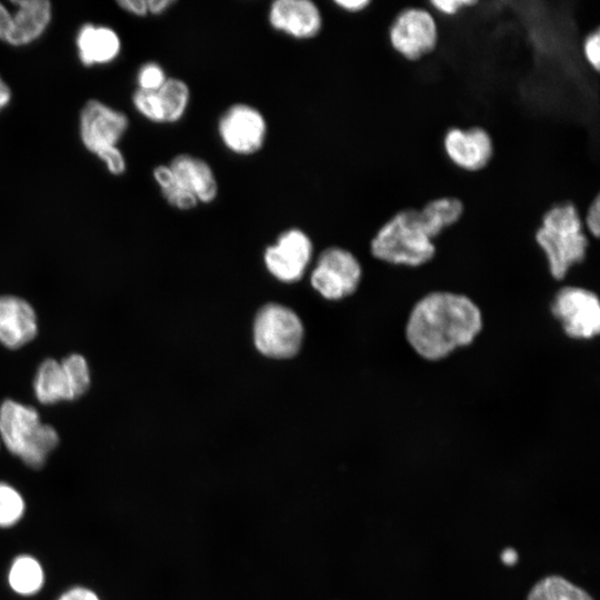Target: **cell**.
I'll use <instances>...</instances> for the list:
<instances>
[{"label":"cell","instance_id":"6da1fadb","mask_svg":"<svg viewBox=\"0 0 600 600\" xmlns=\"http://www.w3.org/2000/svg\"><path fill=\"white\" fill-rule=\"evenodd\" d=\"M482 328V311L469 296L436 290L413 304L404 337L419 357L440 361L457 349L470 346Z\"/></svg>","mask_w":600,"mask_h":600},{"label":"cell","instance_id":"7a4b0ae2","mask_svg":"<svg viewBox=\"0 0 600 600\" xmlns=\"http://www.w3.org/2000/svg\"><path fill=\"white\" fill-rule=\"evenodd\" d=\"M533 239L547 259L550 276L557 281L563 280L573 266L587 258L590 247L581 209L571 200L556 202L542 213Z\"/></svg>","mask_w":600,"mask_h":600},{"label":"cell","instance_id":"3957f363","mask_svg":"<svg viewBox=\"0 0 600 600\" xmlns=\"http://www.w3.org/2000/svg\"><path fill=\"white\" fill-rule=\"evenodd\" d=\"M419 208H404L390 216L370 240L373 258L393 266L421 267L437 254V244L422 227Z\"/></svg>","mask_w":600,"mask_h":600},{"label":"cell","instance_id":"277c9868","mask_svg":"<svg viewBox=\"0 0 600 600\" xmlns=\"http://www.w3.org/2000/svg\"><path fill=\"white\" fill-rule=\"evenodd\" d=\"M0 441L26 466L38 470L57 448L59 436L34 408L8 399L0 404Z\"/></svg>","mask_w":600,"mask_h":600},{"label":"cell","instance_id":"5b68a950","mask_svg":"<svg viewBox=\"0 0 600 600\" xmlns=\"http://www.w3.org/2000/svg\"><path fill=\"white\" fill-rule=\"evenodd\" d=\"M440 23L427 7L404 6L394 14L387 29L391 50L408 62L431 56L439 46Z\"/></svg>","mask_w":600,"mask_h":600},{"label":"cell","instance_id":"8992f818","mask_svg":"<svg viewBox=\"0 0 600 600\" xmlns=\"http://www.w3.org/2000/svg\"><path fill=\"white\" fill-rule=\"evenodd\" d=\"M253 339L262 354L276 359L291 358L301 347L303 326L291 309L268 303L256 316Z\"/></svg>","mask_w":600,"mask_h":600},{"label":"cell","instance_id":"52a82bcc","mask_svg":"<svg viewBox=\"0 0 600 600\" xmlns=\"http://www.w3.org/2000/svg\"><path fill=\"white\" fill-rule=\"evenodd\" d=\"M550 312L571 339L590 340L600 332V302L596 292L579 286H563L553 294Z\"/></svg>","mask_w":600,"mask_h":600},{"label":"cell","instance_id":"ba28073f","mask_svg":"<svg viewBox=\"0 0 600 600\" xmlns=\"http://www.w3.org/2000/svg\"><path fill=\"white\" fill-rule=\"evenodd\" d=\"M217 132L228 151L247 157L256 154L263 148L268 123L263 113L254 106L236 102L220 114Z\"/></svg>","mask_w":600,"mask_h":600},{"label":"cell","instance_id":"9c48e42d","mask_svg":"<svg viewBox=\"0 0 600 600\" xmlns=\"http://www.w3.org/2000/svg\"><path fill=\"white\" fill-rule=\"evenodd\" d=\"M361 276L362 267L351 251L330 247L319 256L311 284L326 299L340 300L354 293Z\"/></svg>","mask_w":600,"mask_h":600},{"label":"cell","instance_id":"30bf717a","mask_svg":"<svg viewBox=\"0 0 600 600\" xmlns=\"http://www.w3.org/2000/svg\"><path fill=\"white\" fill-rule=\"evenodd\" d=\"M442 150L457 169L476 173L486 169L494 154V142L482 126L451 127L442 137Z\"/></svg>","mask_w":600,"mask_h":600},{"label":"cell","instance_id":"8fae6325","mask_svg":"<svg viewBox=\"0 0 600 600\" xmlns=\"http://www.w3.org/2000/svg\"><path fill=\"white\" fill-rule=\"evenodd\" d=\"M128 128L126 113L97 99L88 100L80 111V139L86 149L94 154L116 147Z\"/></svg>","mask_w":600,"mask_h":600},{"label":"cell","instance_id":"7c38bea8","mask_svg":"<svg viewBox=\"0 0 600 600\" xmlns=\"http://www.w3.org/2000/svg\"><path fill=\"white\" fill-rule=\"evenodd\" d=\"M312 242L308 234L298 228H290L279 234L263 254L269 272L283 282L299 280L310 262Z\"/></svg>","mask_w":600,"mask_h":600},{"label":"cell","instance_id":"4fadbf2b","mask_svg":"<svg viewBox=\"0 0 600 600\" xmlns=\"http://www.w3.org/2000/svg\"><path fill=\"white\" fill-rule=\"evenodd\" d=\"M270 27L296 40L316 38L323 26L318 4L311 0H276L268 10Z\"/></svg>","mask_w":600,"mask_h":600},{"label":"cell","instance_id":"5bb4252c","mask_svg":"<svg viewBox=\"0 0 600 600\" xmlns=\"http://www.w3.org/2000/svg\"><path fill=\"white\" fill-rule=\"evenodd\" d=\"M37 333L38 321L32 306L17 296H0V343L11 350L19 349Z\"/></svg>","mask_w":600,"mask_h":600},{"label":"cell","instance_id":"9a60e30c","mask_svg":"<svg viewBox=\"0 0 600 600\" xmlns=\"http://www.w3.org/2000/svg\"><path fill=\"white\" fill-rule=\"evenodd\" d=\"M168 166L178 183L190 191L199 203L209 204L217 199V176L204 159L190 153H179Z\"/></svg>","mask_w":600,"mask_h":600},{"label":"cell","instance_id":"2e32d148","mask_svg":"<svg viewBox=\"0 0 600 600\" xmlns=\"http://www.w3.org/2000/svg\"><path fill=\"white\" fill-rule=\"evenodd\" d=\"M16 12L11 13V24L4 42L21 47L40 38L52 18L48 0H14Z\"/></svg>","mask_w":600,"mask_h":600},{"label":"cell","instance_id":"e0dca14e","mask_svg":"<svg viewBox=\"0 0 600 600\" xmlns=\"http://www.w3.org/2000/svg\"><path fill=\"white\" fill-rule=\"evenodd\" d=\"M78 57L87 67L113 61L121 51L118 33L109 27L84 23L77 33Z\"/></svg>","mask_w":600,"mask_h":600},{"label":"cell","instance_id":"ac0fdd59","mask_svg":"<svg viewBox=\"0 0 600 600\" xmlns=\"http://www.w3.org/2000/svg\"><path fill=\"white\" fill-rule=\"evenodd\" d=\"M464 202L454 196L429 200L418 209L419 220L432 240L457 226L464 214Z\"/></svg>","mask_w":600,"mask_h":600},{"label":"cell","instance_id":"d6986e66","mask_svg":"<svg viewBox=\"0 0 600 600\" xmlns=\"http://www.w3.org/2000/svg\"><path fill=\"white\" fill-rule=\"evenodd\" d=\"M33 391L42 404L74 400L68 376L61 362L48 358L40 363L33 379Z\"/></svg>","mask_w":600,"mask_h":600},{"label":"cell","instance_id":"ffe728a7","mask_svg":"<svg viewBox=\"0 0 600 600\" xmlns=\"http://www.w3.org/2000/svg\"><path fill=\"white\" fill-rule=\"evenodd\" d=\"M8 582L16 593L33 596L43 586V569L36 558L28 554L18 556L9 568Z\"/></svg>","mask_w":600,"mask_h":600},{"label":"cell","instance_id":"44dd1931","mask_svg":"<svg viewBox=\"0 0 600 600\" xmlns=\"http://www.w3.org/2000/svg\"><path fill=\"white\" fill-rule=\"evenodd\" d=\"M527 600H594L583 588L564 577L551 574L537 581Z\"/></svg>","mask_w":600,"mask_h":600},{"label":"cell","instance_id":"7402d4cb","mask_svg":"<svg viewBox=\"0 0 600 600\" xmlns=\"http://www.w3.org/2000/svg\"><path fill=\"white\" fill-rule=\"evenodd\" d=\"M161 103L164 123H177L186 114L191 91L188 83L180 78H169L163 86L157 90Z\"/></svg>","mask_w":600,"mask_h":600},{"label":"cell","instance_id":"603a6c76","mask_svg":"<svg viewBox=\"0 0 600 600\" xmlns=\"http://www.w3.org/2000/svg\"><path fill=\"white\" fill-rule=\"evenodd\" d=\"M152 174L161 194L171 207L188 211L199 204L196 197L178 183L168 164L157 166Z\"/></svg>","mask_w":600,"mask_h":600},{"label":"cell","instance_id":"cb8c5ba5","mask_svg":"<svg viewBox=\"0 0 600 600\" xmlns=\"http://www.w3.org/2000/svg\"><path fill=\"white\" fill-rule=\"evenodd\" d=\"M26 503L22 496L10 484L0 481V528H9L23 517Z\"/></svg>","mask_w":600,"mask_h":600},{"label":"cell","instance_id":"d4e9b609","mask_svg":"<svg viewBox=\"0 0 600 600\" xmlns=\"http://www.w3.org/2000/svg\"><path fill=\"white\" fill-rule=\"evenodd\" d=\"M60 362L68 376L74 400L82 397L89 390L91 383L87 360L81 354L72 353Z\"/></svg>","mask_w":600,"mask_h":600},{"label":"cell","instance_id":"484cf974","mask_svg":"<svg viewBox=\"0 0 600 600\" xmlns=\"http://www.w3.org/2000/svg\"><path fill=\"white\" fill-rule=\"evenodd\" d=\"M134 109L153 123H164L163 112L157 91L137 89L132 94Z\"/></svg>","mask_w":600,"mask_h":600},{"label":"cell","instance_id":"4316f807","mask_svg":"<svg viewBox=\"0 0 600 600\" xmlns=\"http://www.w3.org/2000/svg\"><path fill=\"white\" fill-rule=\"evenodd\" d=\"M168 77L163 68L153 61L143 63L137 73V83L140 90L157 91L159 90Z\"/></svg>","mask_w":600,"mask_h":600},{"label":"cell","instance_id":"83f0119b","mask_svg":"<svg viewBox=\"0 0 600 600\" xmlns=\"http://www.w3.org/2000/svg\"><path fill=\"white\" fill-rule=\"evenodd\" d=\"M581 53L588 67L594 71L600 70V29L588 31L581 41Z\"/></svg>","mask_w":600,"mask_h":600},{"label":"cell","instance_id":"f1b7e54d","mask_svg":"<svg viewBox=\"0 0 600 600\" xmlns=\"http://www.w3.org/2000/svg\"><path fill=\"white\" fill-rule=\"evenodd\" d=\"M477 3V0H430L426 2L436 16L440 14L444 18H454Z\"/></svg>","mask_w":600,"mask_h":600},{"label":"cell","instance_id":"f546056e","mask_svg":"<svg viewBox=\"0 0 600 600\" xmlns=\"http://www.w3.org/2000/svg\"><path fill=\"white\" fill-rule=\"evenodd\" d=\"M582 223L587 234L598 239L600 236V194L596 196L582 213Z\"/></svg>","mask_w":600,"mask_h":600},{"label":"cell","instance_id":"4dcf8cb0","mask_svg":"<svg viewBox=\"0 0 600 600\" xmlns=\"http://www.w3.org/2000/svg\"><path fill=\"white\" fill-rule=\"evenodd\" d=\"M96 156L104 162L110 173L120 176L126 171V159L118 146L104 149Z\"/></svg>","mask_w":600,"mask_h":600},{"label":"cell","instance_id":"1f68e13d","mask_svg":"<svg viewBox=\"0 0 600 600\" xmlns=\"http://www.w3.org/2000/svg\"><path fill=\"white\" fill-rule=\"evenodd\" d=\"M58 600H100L91 589L76 586L64 591Z\"/></svg>","mask_w":600,"mask_h":600},{"label":"cell","instance_id":"d6a6232c","mask_svg":"<svg viewBox=\"0 0 600 600\" xmlns=\"http://www.w3.org/2000/svg\"><path fill=\"white\" fill-rule=\"evenodd\" d=\"M334 6L347 13H360L367 10L371 4V0H334Z\"/></svg>","mask_w":600,"mask_h":600},{"label":"cell","instance_id":"836d02e7","mask_svg":"<svg viewBox=\"0 0 600 600\" xmlns=\"http://www.w3.org/2000/svg\"><path fill=\"white\" fill-rule=\"evenodd\" d=\"M117 4L124 11L136 17H146L148 13L147 0H122Z\"/></svg>","mask_w":600,"mask_h":600},{"label":"cell","instance_id":"e575fe53","mask_svg":"<svg viewBox=\"0 0 600 600\" xmlns=\"http://www.w3.org/2000/svg\"><path fill=\"white\" fill-rule=\"evenodd\" d=\"M176 3L173 0H147L148 13L160 16Z\"/></svg>","mask_w":600,"mask_h":600},{"label":"cell","instance_id":"d590c367","mask_svg":"<svg viewBox=\"0 0 600 600\" xmlns=\"http://www.w3.org/2000/svg\"><path fill=\"white\" fill-rule=\"evenodd\" d=\"M11 24V12L0 2V40L4 41Z\"/></svg>","mask_w":600,"mask_h":600},{"label":"cell","instance_id":"8d00e7d4","mask_svg":"<svg viewBox=\"0 0 600 600\" xmlns=\"http://www.w3.org/2000/svg\"><path fill=\"white\" fill-rule=\"evenodd\" d=\"M11 89L0 76V111L3 110L11 101Z\"/></svg>","mask_w":600,"mask_h":600},{"label":"cell","instance_id":"74e56055","mask_svg":"<svg viewBox=\"0 0 600 600\" xmlns=\"http://www.w3.org/2000/svg\"><path fill=\"white\" fill-rule=\"evenodd\" d=\"M501 560L507 566H513L518 560V553L514 549H504L501 553Z\"/></svg>","mask_w":600,"mask_h":600}]
</instances>
